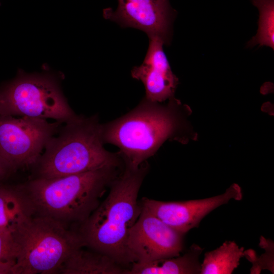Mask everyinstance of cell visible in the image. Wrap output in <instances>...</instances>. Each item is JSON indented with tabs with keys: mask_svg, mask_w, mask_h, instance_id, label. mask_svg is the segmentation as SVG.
<instances>
[{
	"mask_svg": "<svg viewBox=\"0 0 274 274\" xmlns=\"http://www.w3.org/2000/svg\"><path fill=\"white\" fill-rule=\"evenodd\" d=\"M124 167L107 166L61 177L35 178L16 187L28 215L48 217L67 226L81 224Z\"/></svg>",
	"mask_w": 274,
	"mask_h": 274,
	"instance_id": "6da1fadb",
	"label": "cell"
},
{
	"mask_svg": "<svg viewBox=\"0 0 274 274\" xmlns=\"http://www.w3.org/2000/svg\"><path fill=\"white\" fill-rule=\"evenodd\" d=\"M149 168L145 161L138 168L124 164L111 184L110 192L78 231L85 246L106 254L122 264L131 263L126 243L129 230L142 210L138 196Z\"/></svg>",
	"mask_w": 274,
	"mask_h": 274,
	"instance_id": "7a4b0ae2",
	"label": "cell"
},
{
	"mask_svg": "<svg viewBox=\"0 0 274 274\" xmlns=\"http://www.w3.org/2000/svg\"><path fill=\"white\" fill-rule=\"evenodd\" d=\"M160 103L144 97L127 114L102 124L104 144L119 148L125 165L138 168L167 139L182 141L183 105L174 97L166 104Z\"/></svg>",
	"mask_w": 274,
	"mask_h": 274,
	"instance_id": "3957f363",
	"label": "cell"
},
{
	"mask_svg": "<svg viewBox=\"0 0 274 274\" xmlns=\"http://www.w3.org/2000/svg\"><path fill=\"white\" fill-rule=\"evenodd\" d=\"M98 117L77 115L63 123L46 143L36 166V178H54L107 166H124L118 153L104 147Z\"/></svg>",
	"mask_w": 274,
	"mask_h": 274,
	"instance_id": "277c9868",
	"label": "cell"
},
{
	"mask_svg": "<svg viewBox=\"0 0 274 274\" xmlns=\"http://www.w3.org/2000/svg\"><path fill=\"white\" fill-rule=\"evenodd\" d=\"M15 252L12 274L58 273L63 263L85 247L79 233L53 219L25 213L11 233Z\"/></svg>",
	"mask_w": 274,
	"mask_h": 274,
	"instance_id": "5b68a950",
	"label": "cell"
},
{
	"mask_svg": "<svg viewBox=\"0 0 274 274\" xmlns=\"http://www.w3.org/2000/svg\"><path fill=\"white\" fill-rule=\"evenodd\" d=\"M0 115L52 119L63 123L77 116L55 75L22 71L0 85Z\"/></svg>",
	"mask_w": 274,
	"mask_h": 274,
	"instance_id": "8992f818",
	"label": "cell"
},
{
	"mask_svg": "<svg viewBox=\"0 0 274 274\" xmlns=\"http://www.w3.org/2000/svg\"><path fill=\"white\" fill-rule=\"evenodd\" d=\"M63 122L0 115V154L14 171L33 166Z\"/></svg>",
	"mask_w": 274,
	"mask_h": 274,
	"instance_id": "52a82bcc",
	"label": "cell"
},
{
	"mask_svg": "<svg viewBox=\"0 0 274 274\" xmlns=\"http://www.w3.org/2000/svg\"><path fill=\"white\" fill-rule=\"evenodd\" d=\"M185 235L142 207L126 243L131 263H147L181 255Z\"/></svg>",
	"mask_w": 274,
	"mask_h": 274,
	"instance_id": "ba28073f",
	"label": "cell"
},
{
	"mask_svg": "<svg viewBox=\"0 0 274 274\" xmlns=\"http://www.w3.org/2000/svg\"><path fill=\"white\" fill-rule=\"evenodd\" d=\"M115 10H104L105 19L121 27L144 31L149 39L158 38L165 44L169 42L171 23L175 11L169 0H118Z\"/></svg>",
	"mask_w": 274,
	"mask_h": 274,
	"instance_id": "9c48e42d",
	"label": "cell"
},
{
	"mask_svg": "<svg viewBox=\"0 0 274 274\" xmlns=\"http://www.w3.org/2000/svg\"><path fill=\"white\" fill-rule=\"evenodd\" d=\"M241 187L232 184L220 195L200 199L179 201H162L144 197L143 207L175 229L186 234L198 227L202 219L218 207L230 200H241Z\"/></svg>",
	"mask_w": 274,
	"mask_h": 274,
	"instance_id": "30bf717a",
	"label": "cell"
},
{
	"mask_svg": "<svg viewBox=\"0 0 274 274\" xmlns=\"http://www.w3.org/2000/svg\"><path fill=\"white\" fill-rule=\"evenodd\" d=\"M149 40L143 63L133 67L131 74L133 79L144 84L146 99L162 102L174 97L178 79L173 73L164 52V42L158 38Z\"/></svg>",
	"mask_w": 274,
	"mask_h": 274,
	"instance_id": "8fae6325",
	"label": "cell"
},
{
	"mask_svg": "<svg viewBox=\"0 0 274 274\" xmlns=\"http://www.w3.org/2000/svg\"><path fill=\"white\" fill-rule=\"evenodd\" d=\"M203 250L192 244L183 255L158 259L147 263L133 262L126 274H198L201 263L199 257Z\"/></svg>",
	"mask_w": 274,
	"mask_h": 274,
	"instance_id": "7c38bea8",
	"label": "cell"
},
{
	"mask_svg": "<svg viewBox=\"0 0 274 274\" xmlns=\"http://www.w3.org/2000/svg\"><path fill=\"white\" fill-rule=\"evenodd\" d=\"M128 269L111 257L93 250L80 248L65 260L58 273L62 274H126Z\"/></svg>",
	"mask_w": 274,
	"mask_h": 274,
	"instance_id": "4fadbf2b",
	"label": "cell"
},
{
	"mask_svg": "<svg viewBox=\"0 0 274 274\" xmlns=\"http://www.w3.org/2000/svg\"><path fill=\"white\" fill-rule=\"evenodd\" d=\"M244 248L226 241L217 249L206 252L201 263L200 274H231L244 256Z\"/></svg>",
	"mask_w": 274,
	"mask_h": 274,
	"instance_id": "5bb4252c",
	"label": "cell"
},
{
	"mask_svg": "<svg viewBox=\"0 0 274 274\" xmlns=\"http://www.w3.org/2000/svg\"><path fill=\"white\" fill-rule=\"evenodd\" d=\"M0 181V232L11 234L20 217L26 213L16 186Z\"/></svg>",
	"mask_w": 274,
	"mask_h": 274,
	"instance_id": "9a60e30c",
	"label": "cell"
},
{
	"mask_svg": "<svg viewBox=\"0 0 274 274\" xmlns=\"http://www.w3.org/2000/svg\"><path fill=\"white\" fill-rule=\"evenodd\" d=\"M259 11L258 29L248 46L259 44L274 48V0H252Z\"/></svg>",
	"mask_w": 274,
	"mask_h": 274,
	"instance_id": "2e32d148",
	"label": "cell"
},
{
	"mask_svg": "<svg viewBox=\"0 0 274 274\" xmlns=\"http://www.w3.org/2000/svg\"><path fill=\"white\" fill-rule=\"evenodd\" d=\"M259 245L265 250L260 257L252 249L244 251V256L253 264L250 273H259L262 269H268L273 273V243L261 236Z\"/></svg>",
	"mask_w": 274,
	"mask_h": 274,
	"instance_id": "e0dca14e",
	"label": "cell"
},
{
	"mask_svg": "<svg viewBox=\"0 0 274 274\" xmlns=\"http://www.w3.org/2000/svg\"><path fill=\"white\" fill-rule=\"evenodd\" d=\"M15 264L14 244L10 234L0 232V274H12Z\"/></svg>",
	"mask_w": 274,
	"mask_h": 274,
	"instance_id": "ac0fdd59",
	"label": "cell"
},
{
	"mask_svg": "<svg viewBox=\"0 0 274 274\" xmlns=\"http://www.w3.org/2000/svg\"><path fill=\"white\" fill-rule=\"evenodd\" d=\"M15 172L0 154V181L7 180Z\"/></svg>",
	"mask_w": 274,
	"mask_h": 274,
	"instance_id": "d6986e66",
	"label": "cell"
}]
</instances>
